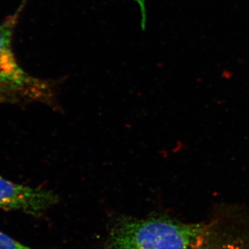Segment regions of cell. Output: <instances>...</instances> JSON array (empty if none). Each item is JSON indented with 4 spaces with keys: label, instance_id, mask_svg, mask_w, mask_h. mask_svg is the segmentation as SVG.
Returning a JSON list of instances; mask_svg holds the SVG:
<instances>
[{
    "label": "cell",
    "instance_id": "obj_3",
    "mask_svg": "<svg viewBox=\"0 0 249 249\" xmlns=\"http://www.w3.org/2000/svg\"><path fill=\"white\" fill-rule=\"evenodd\" d=\"M59 201L53 192L24 186L0 176V209L38 216Z\"/></svg>",
    "mask_w": 249,
    "mask_h": 249
},
{
    "label": "cell",
    "instance_id": "obj_4",
    "mask_svg": "<svg viewBox=\"0 0 249 249\" xmlns=\"http://www.w3.org/2000/svg\"><path fill=\"white\" fill-rule=\"evenodd\" d=\"M0 249H34L15 240L12 237L0 231Z\"/></svg>",
    "mask_w": 249,
    "mask_h": 249
},
{
    "label": "cell",
    "instance_id": "obj_2",
    "mask_svg": "<svg viewBox=\"0 0 249 249\" xmlns=\"http://www.w3.org/2000/svg\"><path fill=\"white\" fill-rule=\"evenodd\" d=\"M27 1L24 0L17 12L0 24V96L28 98L54 106L53 83L30 76L18 64L13 52L14 29Z\"/></svg>",
    "mask_w": 249,
    "mask_h": 249
},
{
    "label": "cell",
    "instance_id": "obj_5",
    "mask_svg": "<svg viewBox=\"0 0 249 249\" xmlns=\"http://www.w3.org/2000/svg\"><path fill=\"white\" fill-rule=\"evenodd\" d=\"M213 249H249V248L240 241L230 240L216 246Z\"/></svg>",
    "mask_w": 249,
    "mask_h": 249
},
{
    "label": "cell",
    "instance_id": "obj_1",
    "mask_svg": "<svg viewBox=\"0 0 249 249\" xmlns=\"http://www.w3.org/2000/svg\"><path fill=\"white\" fill-rule=\"evenodd\" d=\"M211 235L205 224L166 217L122 221L111 230L107 249H204Z\"/></svg>",
    "mask_w": 249,
    "mask_h": 249
}]
</instances>
